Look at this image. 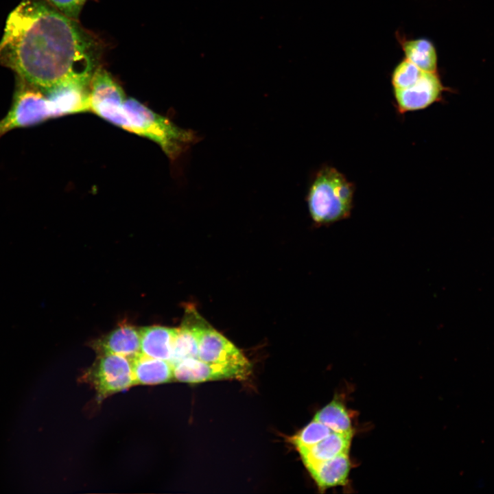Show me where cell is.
Segmentation results:
<instances>
[{"label":"cell","instance_id":"cell-15","mask_svg":"<svg viewBox=\"0 0 494 494\" xmlns=\"http://www.w3.org/2000/svg\"><path fill=\"white\" fill-rule=\"evenodd\" d=\"M307 469L318 488L325 490L345 485L351 469V463L349 454H344Z\"/></svg>","mask_w":494,"mask_h":494},{"label":"cell","instance_id":"cell-13","mask_svg":"<svg viewBox=\"0 0 494 494\" xmlns=\"http://www.w3.org/2000/svg\"><path fill=\"white\" fill-rule=\"evenodd\" d=\"M135 385H158L174 379L173 366L168 361L141 352L131 358Z\"/></svg>","mask_w":494,"mask_h":494},{"label":"cell","instance_id":"cell-8","mask_svg":"<svg viewBox=\"0 0 494 494\" xmlns=\"http://www.w3.org/2000/svg\"><path fill=\"white\" fill-rule=\"evenodd\" d=\"M447 91L449 89L443 85L438 71H423L414 84L393 89V95L397 110L405 113L425 109L439 102Z\"/></svg>","mask_w":494,"mask_h":494},{"label":"cell","instance_id":"cell-19","mask_svg":"<svg viewBox=\"0 0 494 494\" xmlns=\"http://www.w3.org/2000/svg\"><path fill=\"white\" fill-rule=\"evenodd\" d=\"M333 431L323 423L313 420L298 433L291 438V442L298 451L316 445Z\"/></svg>","mask_w":494,"mask_h":494},{"label":"cell","instance_id":"cell-6","mask_svg":"<svg viewBox=\"0 0 494 494\" xmlns=\"http://www.w3.org/2000/svg\"><path fill=\"white\" fill-rule=\"evenodd\" d=\"M91 111L128 132L130 126L124 110V92L110 74L98 67L89 84Z\"/></svg>","mask_w":494,"mask_h":494},{"label":"cell","instance_id":"cell-17","mask_svg":"<svg viewBox=\"0 0 494 494\" xmlns=\"http://www.w3.org/2000/svg\"><path fill=\"white\" fill-rule=\"evenodd\" d=\"M396 38L405 59L423 71L437 72V51L434 43L430 39L408 38L399 32H396Z\"/></svg>","mask_w":494,"mask_h":494},{"label":"cell","instance_id":"cell-20","mask_svg":"<svg viewBox=\"0 0 494 494\" xmlns=\"http://www.w3.org/2000/svg\"><path fill=\"white\" fill-rule=\"evenodd\" d=\"M423 72L404 58L396 64L391 73L390 80L393 89H403L412 86L419 79Z\"/></svg>","mask_w":494,"mask_h":494},{"label":"cell","instance_id":"cell-1","mask_svg":"<svg viewBox=\"0 0 494 494\" xmlns=\"http://www.w3.org/2000/svg\"><path fill=\"white\" fill-rule=\"evenodd\" d=\"M101 54L97 38L45 0H23L0 40V65L43 93L69 79H91Z\"/></svg>","mask_w":494,"mask_h":494},{"label":"cell","instance_id":"cell-10","mask_svg":"<svg viewBox=\"0 0 494 494\" xmlns=\"http://www.w3.org/2000/svg\"><path fill=\"white\" fill-rule=\"evenodd\" d=\"M198 357L209 363L251 366L244 354L230 340L209 325L202 332Z\"/></svg>","mask_w":494,"mask_h":494},{"label":"cell","instance_id":"cell-2","mask_svg":"<svg viewBox=\"0 0 494 494\" xmlns=\"http://www.w3.org/2000/svg\"><path fill=\"white\" fill-rule=\"evenodd\" d=\"M354 186L335 167H322L314 176L307 196L314 222L327 225L345 220L353 208Z\"/></svg>","mask_w":494,"mask_h":494},{"label":"cell","instance_id":"cell-5","mask_svg":"<svg viewBox=\"0 0 494 494\" xmlns=\"http://www.w3.org/2000/svg\"><path fill=\"white\" fill-rule=\"evenodd\" d=\"M79 380L95 390L99 401L135 385L131 359L117 354L98 355Z\"/></svg>","mask_w":494,"mask_h":494},{"label":"cell","instance_id":"cell-3","mask_svg":"<svg viewBox=\"0 0 494 494\" xmlns=\"http://www.w3.org/2000/svg\"><path fill=\"white\" fill-rule=\"evenodd\" d=\"M124 108L130 132L156 143L172 161L199 141L196 132L178 126L134 98L126 99Z\"/></svg>","mask_w":494,"mask_h":494},{"label":"cell","instance_id":"cell-4","mask_svg":"<svg viewBox=\"0 0 494 494\" xmlns=\"http://www.w3.org/2000/svg\"><path fill=\"white\" fill-rule=\"evenodd\" d=\"M51 118L53 115L47 95L17 77L11 108L0 120V138L14 129L33 126Z\"/></svg>","mask_w":494,"mask_h":494},{"label":"cell","instance_id":"cell-7","mask_svg":"<svg viewBox=\"0 0 494 494\" xmlns=\"http://www.w3.org/2000/svg\"><path fill=\"white\" fill-rule=\"evenodd\" d=\"M251 373V366L216 364L198 358H187L173 366L174 379L195 384L220 379H246Z\"/></svg>","mask_w":494,"mask_h":494},{"label":"cell","instance_id":"cell-22","mask_svg":"<svg viewBox=\"0 0 494 494\" xmlns=\"http://www.w3.org/2000/svg\"><path fill=\"white\" fill-rule=\"evenodd\" d=\"M86 1V0H81V2H82V3L83 4V5H84V3H85Z\"/></svg>","mask_w":494,"mask_h":494},{"label":"cell","instance_id":"cell-11","mask_svg":"<svg viewBox=\"0 0 494 494\" xmlns=\"http://www.w3.org/2000/svg\"><path fill=\"white\" fill-rule=\"evenodd\" d=\"M186 314L183 322L176 328L170 364L174 366L187 358H198L199 342L202 332L209 325L193 309Z\"/></svg>","mask_w":494,"mask_h":494},{"label":"cell","instance_id":"cell-14","mask_svg":"<svg viewBox=\"0 0 494 494\" xmlns=\"http://www.w3.org/2000/svg\"><path fill=\"white\" fill-rule=\"evenodd\" d=\"M353 434L332 432L312 447L300 451L299 453L306 468L341 454H349Z\"/></svg>","mask_w":494,"mask_h":494},{"label":"cell","instance_id":"cell-21","mask_svg":"<svg viewBox=\"0 0 494 494\" xmlns=\"http://www.w3.org/2000/svg\"><path fill=\"white\" fill-rule=\"evenodd\" d=\"M67 16L77 20L83 7L81 0H45Z\"/></svg>","mask_w":494,"mask_h":494},{"label":"cell","instance_id":"cell-18","mask_svg":"<svg viewBox=\"0 0 494 494\" xmlns=\"http://www.w3.org/2000/svg\"><path fill=\"white\" fill-rule=\"evenodd\" d=\"M314 419L323 423L334 432L353 433L351 416L340 400L334 399L318 411Z\"/></svg>","mask_w":494,"mask_h":494},{"label":"cell","instance_id":"cell-9","mask_svg":"<svg viewBox=\"0 0 494 494\" xmlns=\"http://www.w3.org/2000/svg\"><path fill=\"white\" fill-rule=\"evenodd\" d=\"M91 80L72 78L44 93L49 100L53 118L91 111Z\"/></svg>","mask_w":494,"mask_h":494},{"label":"cell","instance_id":"cell-12","mask_svg":"<svg viewBox=\"0 0 494 494\" xmlns=\"http://www.w3.org/2000/svg\"><path fill=\"white\" fill-rule=\"evenodd\" d=\"M98 355L117 354L132 358L141 352L139 329L121 324L91 344Z\"/></svg>","mask_w":494,"mask_h":494},{"label":"cell","instance_id":"cell-16","mask_svg":"<svg viewBox=\"0 0 494 494\" xmlns=\"http://www.w3.org/2000/svg\"><path fill=\"white\" fill-rule=\"evenodd\" d=\"M139 333L141 353L170 362L176 328L153 325L140 328Z\"/></svg>","mask_w":494,"mask_h":494}]
</instances>
